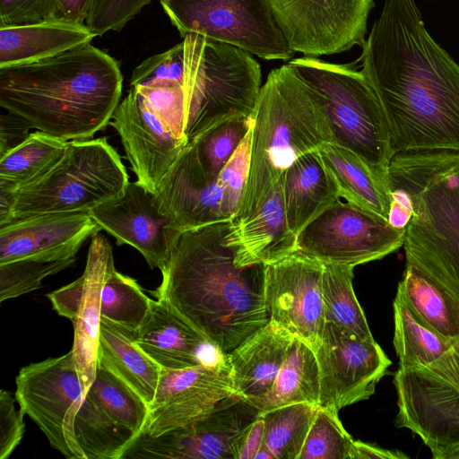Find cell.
I'll use <instances>...</instances> for the list:
<instances>
[{"mask_svg": "<svg viewBox=\"0 0 459 459\" xmlns=\"http://www.w3.org/2000/svg\"><path fill=\"white\" fill-rule=\"evenodd\" d=\"M362 50L394 154L459 152V64L428 32L416 1L385 0Z\"/></svg>", "mask_w": 459, "mask_h": 459, "instance_id": "cell-1", "label": "cell"}, {"mask_svg": "<svg viewBox=\"0 0 459 459\" xmlns=\"http://www.w3.org/2000/svg\"><path fill=\"white\" fill-rule=\"evenodd\" d=\"M230 222L183 231L154 291L223 355L268 323L266 264L235 263V249L228 244Z\"/></svg>", "mask_w": 459, "mask_h": 459, "instance_id": "cell-2", "label": "cell"}, {"mask_svg": "<svg viewBox=\"0 0 459 459\" xmlns=\"http://www.w3.org/2000/svg\"><path fill=\"white\" fill-rule=\"evenodd\" d=\"M118 62L91 43L28 64L0 68V105L38 131L91 139L120 103Z\"/></svg>", "mask_w": 459, "mask_h": 459, "instance_id": "cell-3", "label": "cell"}, {"mask_svg": "<svg viewBox=\"0 0 459 459\" xmlns=\"http://www.w3.org/2000/svg\"><path fill=\"white\" fill-rule=\"evenodd\" d=\"M387 176L411 204L406 263L459 302V152H398Z\"/></svg>", "mask_w": 459, "mask_h": 459, "instance_id": "cell-4", "label": "cell"}, {"mask_svg": "<svg viewBox=\"0 0 459 459\" xmlns=\"http://www.w3.org/2000/svg\"><path fill=\"white\" fill-rule=\"evenodd\" d=\"M252 119L249 174L233 221L250 215L297 159L333 142L323 108L289 64L268 74Z\"/></svg>", "mask_w": 459, "mask_h": 459, "instance_id": "cell-5", "label": "cell"}, {"mask_svg": "<svg viewBox=\"0 0 459 459\" xmlns=\"http://www.w3.org/2000/svg\"><path fill=\"white\" fill-rule=\"evenodd\" d=\"M183 40L187 143L229 118L252 117L262 87L261 67L253 55L196 33Z\"/></svg>", "mask_w": 459, "mask_h": 459, "instance_id": "cell-6", "label": "cell"}, {"mask_svg": "<svg viewBox=\"0 0 459 459\" xmlns=\"http://www.w3.org/2000/svg\"><path fill=\"white\" fill-rule=\"evenodd\" d=\"M323 108L333 143L350 150L388 178L394 152L380 101L362 71L302 56L289 62Z\"/></svg>", "mask_w": 459, "mask_h": 459, "instance_id": "cell-7", "label": "cell"}, {"mask_svg": "<svg viewBox=\"0 0 459 459\" xmlns=\"http://www.w3.org/2000/svg\"><path fill=\"white\" fill-rule=\"evenodd\" d=\"M129 177L105 137L69 141L58 163L39 180L15 192L13 218L48 212H90L121 195Z\"/></svg>", "mask_w": 459, "mask_h": 459, "instance_id": "cell-8", "label": "cell"}, {"mask_svg": "<svg viewBox=\"0 0 459 459\" xmlns=\"http://www.w3.org/2000/svg\"><path fill=\"white\" fill-rule=\"evenodd\" d=\"M435 362L398 368L396 428L418 436L435 459H459V348Z\"/></svg>", "mask_w": 459, "mask_h": 459, "instance_id": "cell-9", "label": "cell"}, {"mask_svg": "<svg viewBox=\"0 0 459 459\" xmlns=\"http://www.w3.org/2000/svg\"><path fill=\"white\" fill-rule=\"evenodd\" d=\"M183 39L196 33L264 60H290L288 45L268 0H160Z\"/></svg>", "mask_w": 459, "mask_h": 459, "instance_id": "cell-10", "label": "cell"}, {"mask_svg": "<svg viewBox=\"0 0 459 459\" xmlns=\"http://www.w3.org/2000/svg\"><path fill=\"white\" fill-rule=\"evenodd\" d=\"M15 399L67 459H86L75 436V417L83 403L81 379L72 350L22 368L15 379Z\"/></svg>", "mask_w": 459, "mask_h": 459, "instance_id": "cell-11", "label": "cell"}, {"mask_svg": "<svg viewBox=\"0 0 459 459\" xmlns=\"http://www.w3.org/2000/svg\"><path fill=\"white\" fill-rule=\"evenodd\" d=\"M405 230L349 202L336 201L297 237V251L323 264L355 267L403 247Z\"/></svg>", "mask_w": 459, "mask_h": 459, "instance_id": "cell-12", "label": "cell"}, {"mask_svg": "<svg viewBox=\"0 0 459 459\" xmlns=\"http://www.w3.org/2000/svg\"><path fill=\"white\" fill-rule=\"evenodd\" d=\"M260 413L251 403L233 394L185 427L156 437L140 434L122 459H238L243 441Z\"/></svg>", "mask_w": 459, "mask_h": 459, "instance_id": "cell-13", "label": "cell"}, {"mask_svg": "<svg viewBox=\"0 0 459 459\" xmlns=\"http://www.w3.org/2000/svg\"><path fill=\"white\" fill-rule=\"evenodd\" d=\"M294 52L317 57L362 47L374 0H268Z\"/></svg>", "mask_w": 459, "mask_h": 459, "instance_id": "cell-14", "label": "cell"}, {"mask_svg": "<svg viewBox=\"0 0 459 459\" xmlns=\"http://www.w3.org/2000/svg\"><path fill=\"white\" fill-rule=\"evenodd\" d=\"M320 376L319 406L339 412L368 399L392 362L375 341L325 323L315 351Z\"/></svg>", "mask_w": 459, "mask_h": 459, "instance_id": "cell-15", "label": "cell"}, {"mask_svg": "<svg viewBox=\"0 0 459 459\" xmlns=\"http://www.w3.org/2000/svg\"><path fill=\"white\" fill-rule=\"evenodd\" d=\"M323 268V263L299 252L265 266L268 322L304 341L314 351L325 326Z\"/></svg>", "mask_w": 459, "mask_h": 459, "instance_id": "cell-16", "label": "cell"}, {"mask_svg": "<svg viewBox=\"0 0 459 459\" xmlns=\"http://www.w3.org/2000/svg\"><path fill=\"white\" fill-rule=\"evenodd\" d=\"M153 196L137 181L130 182L121 195L99 204L89 213L101 230L116 238L117 246L133 247L151 268L161 272L183 231L159 211Z\"/></svg>", "mask_w": 459, "mask_h": 459, "instance_id": "cell-17", "label": "cell"}, {"mask_svg": "<svg viewBox=\"0 0 459 459\" xmlns=\"http://www.w3.org/2000/svg\"><path fill=\"white\" fill-rule=\"evenodd\" d=\"M236 394L223 361L182 369L161 368L142 434L156 437L185 427L208 413L218 402Z\"/></svg>", "mask_w": 459, "mask_h": 459, "instance_id": "cell-18", "label": "cell"}, {"mask_svg": "<svg viewBox=\"0 0 459 459\" xmlns=\"http://www.w3.org/2000/svg\"><path fill=\"white\" fill-rule=\"evenodd\" d=\"M153 201L182 231L233 221L236 216L221 180L205 173L192 143L160 182Z\"/></svg>", "mask_w": 459, "mask_h": 459, "instance_id": "cell-19", "label": "cell"}, {"mask_svg": "<svg viewBox=\"0 0 459 459\" xmlns=\"http://www.w3.org/2000/svg\"><path fill=\"white\" fill-rule=\"evenodd\" d=\"M112 118L136 181L154 194L188 143L170 133L132 87Z\"/></svg>", "mask_w": 459, "mask_h": 459, "instance_id": "cell-20", "label": "cell"}, {"mask_svg": "<svg viewBox=\"0 0 459 459\" xmlns=\"http://www.w3.org/2000/svg\"><path fill=\"white\" fill-rule=\"evenodd\" d=\"M101 228L88 212H48L0 227V264L18 260L74 258Z\"/></svg>", "mask_w": 459, "mask_h": 459, "instance_id": "cell-21", "label": "cell"}, {"mask_svg": "<svg viewBox=\"0 0 459 459\" xmlns=\"http://www.w3.org/2000/svg\"><path fill=\"white\" fill-rule=\"evenodd\" d=\"M134 342L164 369L213 365L225 359L188 320L159 299L152 301Z\"/></svg>", "mask_w": 459, "mask_h": 459, "instance_id": "cell-22", "label": "cell"}, {"mask_svg": "<svg viewBox=\"0 0 459 459\" xmlns=\"http://www.w3.org/2000/svg\"><path fill=\"white\" fill-rule=\"evenodd\" d=\"M228 244L235 249V263L246 266L270 264L297 251V235L289 226L281 183L247 217L231 221Z\"/></svg>", "mask_w": 459, "mask_h": 459, "instance_id": "cell-23", "label": "cell"}, {"mask_svg": "<svg viewBox=\"0 0 459 459\" xmlns=\"http://www.w3.org/2000/svg\"><path fill=\"white\" fill-rule=\"evenodd\" d=\"M113 251L107 238L100 233L91 238L83 275L85 288L72 321L74 338L72 347L83 397L92 384L98 363L100 326V299L107 275L114 266Z\"/></svg>", "mask_w": 459, "mask_h": 459, "instance_id": "cell-24", "label": "cell"}, {"mask_svg": "<svg viewBox=\"0 0 459 459\" xmlns=\"http://www.w3.org/2000/svg\"><path fill=\"white\" fill-rule=\"evenodd\" d=\"M292 339L271 323L225 355L233 389L257 409L273 387Z\"/></svg>", "mask_w": 459, "mask_h": 459, "instance_id": "cell-25", "label": "cell"}, {"mask_svg": "<svg viewBox=\"0 0 459 459\" xmlns=\"http://www.w3.org/2000/svg\"><path fill=\"white\" fill-rule=\"evenodd\" d=\"M286 215L297 235L341 199L337 184L318 151L297 159L281 176Z\"/></svg>", "mask_w": 459, "mask_h": 459, "instance_id": "cell-26", "label": "cell"}, {"mask_svg": "<svg viewBox=\"0 0 459 459\" xmlns=\"http://www.w3.org/2000/svg\"><path fill=\"white\" fill-rule=\"evenodd\" d=\"M95 37L85 23L58 20L0 27V68L39 61L90 44Z\"/></svg>", "mask_w": 459, "mask_h": 459, "instance_id": "cell-27", "label": "cell"}, {"mask_svg": "<svg viewBox=\"0 0 459 459\" xmlns=\"http://www.w3.org/2000/svg\"><path fill=\"white\" fill-rule=\"evenodd\" d=\"M134 334L101 317L97 365L120 378L149 405L154 398L161 368L136 344Z\"/></svg>", "mask_w": 459, "mask_h": 459, "instance_id": "cell-28", "label": "cell"}, {"mask_svg": "<svg viewBox=\"0 0 459 459\" xmlns=\"http://www.w3.org/2000/svg\"><path fill=\"white\" fill-rule=\"evenodd\" d=\"M318 152L337 184L341 198L388 221V178L375 172L350 150L333 143H325Z\"/></svg>", "mask_w": 459, "mask_h": 459, "instance_id": "cell-29", "label": "cell"}, {"mask_svg": "<svg viewBox=\"0 0 459 459\" xmlns=\"http://www.w3.org/2000/svg\"><path fill=\"white\" fill-rule=\"evenodd\" d=\"M395 297L427 327L452 342L459 341V302L413 265L405 263Z\"/></svg>", "mask_w": 459, "mask_h": 459, "instance_id": "cell-30", "label": "cell"}, {"mask_svg": "<svg viewBox=\"0 0 459 459\" xmlns=\"http://www.w3.org/2000/svg\"><path fill=\"white\" fill-rule=\"evenodd\" d=\"M320 376L315 351L298 337H292L284 361L258 410L307 403L319 406Z\"/></svg>", "mask_w": 459, "mask_h": 459, "instance_id": "cell-31", "label": "cell"}, {"mask_svg": "<svg viewBox=\"0 0 459 459\" xmlns=\"http://www.w3.org/2000/svg\"><path fill=\"white\" fill-rule=\"evenodd\" d=\"M68 140L40 131L0 157V189L17 192L48 174L65 154Z\"/></svg>", "mask_w": 459, "mask_h": 459, "instance_id": "cell-32", "label": "cell"}, {"mask_svg": "<svg viewBox=\"0 0 459 459\" xmlns=\"http://www.w3.org/2000/svg\"><path fill=\"white\" fill-rule=\"evenodd\" d=\"M317 408L299 403L262 411L264 440L255 459H299Z\"/></svg>", "mask_w": 459, "mask_h": 459, "instance_id": "cell-33", "label": "cell"}, {"mask_svg": "<svg viewBox=\"0 0 459 459\" xmlns=\"http://www.w3.org/2000/svg\"><path fill=\"white\" fill-rule=\"evenodd\" d=\"M394 348L398 368L429 365L455 344L423 325L398 298L393 302ZM456 343V342H455Z\"/></svg>", "mask_w": 459, "mask_h": 459, "instance_id": "cell-34", "label": "cell"}, {"mask_svg": "<svg viewBox=\"0 0 459 459\" xmlns=\"http://www.w3.org/2000/svg\"><path fill=\"white\" fill-rule=\"evenodd\" d=\"M323 303L325 323L343 327L359 337L375 340L352 287L353 266L323 264Z\"/></svg>", "mask_w": 459, "mask_h": 459, "instance_id": "cell-35", "label": "cell"}, {"mask_svg": "<svg viewBox=\"0 0 459 459\" xmlns=\"http://www.w3.org/2000/svg\"><path fill=\"white\" fill-rule=\"evenodd\" d=\"M86 395L115 424L137 437L142 434L149 414L148 403L109 370L97 365L94 380Z\"/></svg>", "mask_w": 459, "mask_h": 459, "instance_id": "cell-36", "label": "cell"}, {"mask_svg": "<svg viewBox=\"0 0 459 459\" xmlns=\"http://www.w3.org/2000/svg\"><path fill=\"white\" fill-rule=\"evenodd\" d=\"M152 301L134 279L117 272L114 265L102 287L100 315L136 333L147 318Z\"/></svg>", "mask_w": 459, "mask_h": 459, "instance_id": "cell-37", "label": "cell"}, {"mask_svg": "<svg viewBox=\"0 0 459 459\" xmlns=\"http://www.w3.org/2000/svg\"><path fill=\"white\" fill-rule=\"evenodd\" d=\"M252 124V117H231L215 125L192 143L204 170L210 178L219 177Z\"/></svg>", "mask_w": 459, "mask_h": 459, "instance_id": "cell-38", "label": "cell"}, {"mask_svg": "<svg viewBox=\"0 0 459 459\" xmlns=\"http://www.w3.org/2000/svg\"><path fill=\"white\" fill-rule=\"evenodd\" d=\"M354 441L337 412L318 406L299 459H352Z\"/></svg>", "mask_w": 459, "mask_h": 459, "instance_id": "cell-39", "label": "cell"}, {"mask_svg": "<svg viewBox=\"0 0 459 459\" xmlns=\"http://www.w3.org/2000/svg\"><path fill=\"white\" fill-rule=\"evenodd\" d=\"M74 262L75 257L56 261L27 259L0 264V302L39 289L46 277L71 266Z\"/></svg>", "mask_w": 459, "mask_h": 459, "instance_id": "cell-40", "label": "cell"}, {"mask_svg": "<svg viewBox=\"0 0 459 459\" xmlns=\"http://www.w3.org/2000/svg\"><path fill=\"white\" fill-rule=\"evenodd\" d=\"M131 87L170 133L188 143L184 134V84L156 82Z\"/></svg>", "mask_w": 459, "mask_h": 459, "instance_id": "cell-41", "label": "cell"}, {"mask_svg": "<svg viewBox=\"0 0 459 459\" xmlns=\"http://www.w3.org/2000/svg\"><path fill=\"white\" fill-rule=\"evenodd\" d=\"M186 74L185 42L169 50L152 56L137 65L131 77L130 85H143L161 82L184 84Z\"/></svg>", "mask_w": 459, "mask_h": 459, "instance_id": "cell-42", "label": "cell"}, {"mask_svg": "<svg viewBox=\"0 0 459 459\" xmlns=\"http://www.w3.org/2000/svg\"><path fill=\"white\" fill-rule=\"evenodd\" d=\"M152 0H93L85 24L96 36L120 30Z\"/></svg>", "mask_w": 459, "mask_h": 459, "instance_id": "cell-43", "label": "cell"}, {"mask_svg": "<svg viewBox=\"0 0 459 459\" xmlns=\"http://www.w3.org/2000/svg\"><path fill=\"white\" fill-rule=\"evenodd\" d=\"M251 137L252 127L218 177L236 215L244 198L249 174Z\"/></svg>", "mask_w": 459, "mask_h": 459, "instance_id": "cell-44", "label": "cell"}, {"mask_svg": "<svg viewBox=\"0 0 459 459\" xmlns=\"http://www.w3.org/2000/svg\"><path fill=\"white\" fill-rule=\"evenodd\" d=\"M56 0H0V27L54 20Z\"/></svg>", "mask_w": 459, "mask_h": 459, "instance_id": "cell-45", "label": "cell"}, {"mask_svg": "<svg viewBox=\"0 0 459 459\" xmlns=\"http://www.w3.org/2000/svg\"><path fill=\"white\" fill-rule=\"evenodd\" d=\"M15 396L4 389L0 392V459L8 458L24 434V412L17 410Z\"/></svg>", "mask_w": 459, "mask_h": 459, "instance_id": "cell-46", "label": "cell"}, {"mask_svg": "<svg viewBox=\"0 0 459 459\" xmlns=\"http://www.w3.org/2000/svg\"><path fill=\"white\" fill-rule=\"evenodd\" d=\"M31 124L22 116L8 111L0 117V157L23 143L31 134Z\"/></svg>", "mask_w": 459, "mask_h": 459, "instance_id": "cell-47", "label": "cell"}, {"mask_svg": "<svg viewBox=\"0 0 459 459\" xmlns=\"http://www.w3.org/2000/svg\"><path fill=\"white\" fill-rule=\"evenodd\" d=\"M84 288L85 278L82 274L74 281L47 294V297L58 315L72 322L76 315Z\"/></svg>", "mask_w": 459, "mask_h": 459, "instance_id": "cell-48", "label": "cell"}, {"mask_svg": "<svg viewBox=\"0 0 459 459\" xmlns=\"http://www.w3.org/2000/svg\"><path fill=\"white\" fill-rule=\"evenodd\" d=\"M93 0H56L54 20L85 23Z\"/></svg>", "mask_w": 459, "mask_h": 459, "instance_id": "cell-49", "label": "cell"}, {"mask_svg": "<svg viewBox=\"0 0 459 459\" xmlns=\"http://www.w3.org/2000/svg\"><path fill=\"white\" fill-rule=\"evenodd\" d=\"M264 434V422L262 413L250 427L241 448L238 459H255L263 445Z\"/></svg>", "mask_w": 459, "mask_h": 459, "instance_id": "cell-50", "label": "cell"}, {"mask_svg": "<svg viewBox=\"0 0 459 459\" xmlns=\"http://www.w3.org/2000/svg\"><path fill=\"white\" fill-rule=\"evenodd\" d=\"M403 459L408 458L400 451L384 449L375 445L355 440L352 459Z\"/></svg>", "mask_w": 459, "mask_h": 459, "instance_id": "cell-51", "label": "cell"}, {"mask_svg": "<svg viewBox=\"0 0 459 459\" xmlns=\"http://www.w3.org/2000/svg\"><path fill=\"white\" fill-rule=\"evenodd\" d=\"M15 202V193L0 189V227L13 221V209Z\"/></svg>", "mask_w": 459, "mask_h": 459, "instance_id": "cell-52", "label": "cell"}, {"mask_svg": "<svg viewBox=\"0 0 459 459\" xmlns=\"http://www.w3.org/2000/svg\"><path fill=\"white\" fill-rule=\"evenodd\" d=\"M458 347H459V341L457 342Z\"/></svg>", "mask_w": 459, "mask_h": 459, "instance_id": "cell-53", "label": "cell"}]
</instances>
